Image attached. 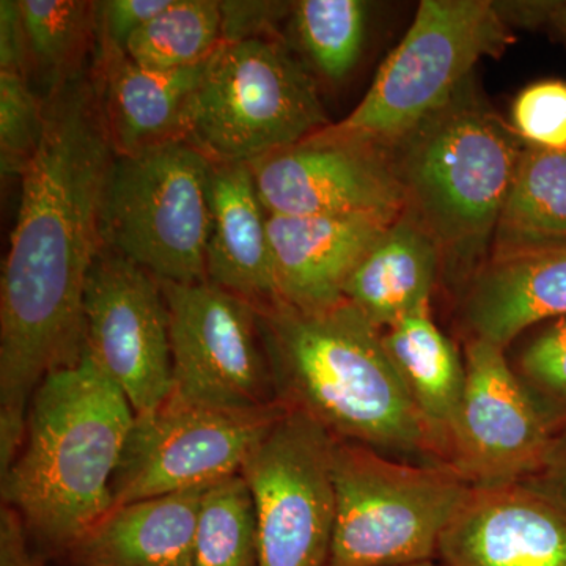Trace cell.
<instances>
[{
    "mask_svg": "<svg viewBox=\"0 0 566 566\" xmlns=\"http://www.w3.org/2000/svg\"><path fill=\"white\" fill-rule=\"evenodd\" d=\"M43 139L21 175L0 285V455L20 452L32 395L85 348L84 292L104 248L115 151L96 76L44 96Z\"/></svg>",
    "mask_w": 566,
    "mask_h": 566,
    "instance_id": "cell-1",
    "label": "cell"
},
{
    "mask_svg": "<svg viewBox=\"0 0 566 566\" xmlns=\"http://www.w3.org/2000/svg\"><path fill=\"white\" fill-rule=\"evenodd\" d=\"M134 412L87 348L32 395L24 441L2 482V504L24 521L36 557L61 562L114 509L117 471Z\"/></svg>",
    "mask_w": 566,
    "mask_h": 566,
    "instance_id": "cell-2",
    "label": "cell"
},
{
    "mask_svg": "<svg viewBox=\"0 0 566 566\" xmlns=\"http://www.w3.org/2000/svg\"><path fill=\"white\" fill-rule=\"evenodd\" d=\"M260 334L275 392L340 441L389 457L433 460L430 439L374 326L344 300L305 312L259 305Z\"/></svg>",
    "mask_w": 566,
    "mask_h": 566,
    "instance_id": "cell-3",
    "label": "cell"
},
{
    "mask_svg": "<svg viewBox=\"0 0 566 566\" xmlns=\"http://www.w3.org/2000/svg\"><path fill=\"white\" fill-rule=\"evenodd\" d=\"M526 147L471 76L386 151L406 211L434 238L453 277L468 283L490 256Z\"/></svg>",
    "mask_w": 566,
    "mask_h": 566,
    "instance_id": "cell-4",
    "label": "cell"
},
{
    "mask_svg": "<svg viewBox=\"0 0 566 566\" xmlns=\"http://www.w3.org/2000/svg\"><path fill=\"white\" fill-rule=\"evenodd\" d=\"M515 41L486 0H423L356 109L319 136L386 155L474 76L483 57H499Z\"/></svg>",
    "mask_w": 566,
    "mask_h": 566,
    "instance_id": "cell-5",
    "label": "cell"
},
{
    "mask_svg": "<svg viewBox=\"0 0 566 566\" xmlns=\"http://www.w3.org/2000/svg\"><path fill=\"white\" fill-rule=\"evenodd\" d=\"M331 125L314 77L274 39L221 43L182 115L181 139L218 163H251Z\"/></svg>",
    "mask_w": 566,
    "mask_h": 566,
    "instance_id": "cell-6",
    "label": "cell"
},
{
    "mask_svg": "<svg viewBox=\"0 0 566 566\" xmlns=\"http://www.w3.org/2000/svg\"><path fill=\"white\" fill-rule=\"evenodd\" d=\"M335 527L327 566L438 560L439 543L471 485L442 464L398 461L335 439Z\"/></svg>",
    "mask_w": 566,
    "mask_h": 566,
    "instance_id": "cell-7",
    "label": "cell"
},
{
    "mask_svg": "<svg viewBox=\"0 0 566 566\" xmlns=\"http://www.w3.org/2000/svg\"><path fill=\"white\" fill-rule=\"evenodd\" d=\"M212 164L185 139L115 156L104 245L158 281H208Z\"/></svg>",
    "mask_w": 566,
    "mask_h": 566,
    "instance_id": "cell-8",
    "label": "cell"
},
{
    "mask_svg": "<svg viewBox=\"0 0 566 566\" xmlns=\"http://www.w3.org/2000/svg\"><path fill=\"white\" fill-rule=\"evenodd\" d=\"M161 283L180 403L252 415L282 405L255 305L210 281Z\"/></svg>",
    "mask_w": 566,
    "mask_h": 566,
    "instance_id": "cell-9",
    "label": "cell"
},
{
    "mask_svg": "<svg viewBox=\"0 0 566 566\" xmlns=\"http://www.w3.org/2000/svg\"><path fill=\"white\" fill-rule=\"evenodd\" d=\"M335 438L285 408L244 461L260 536V566H327L335 527Z\"/></svg>",
    "mask_w": 566,
    "mask_h": 566,
    "instance_id": "cell-10",
    "label": "cell"
},
{
    "mask_svg": "<svg viewBox=\"0 0 566 566\" xmlns=\"http://www.w3.org/2000/svg\"><path fill=\"white\" fill-rule=\"evenodd\" d=\"M285 406L252 415L212 411L169 398L134 417L112 479L115 506L207 488L240 474Z\"/></svg>",
    "mask_w": 566,
    "mask_h": 566,
    "instance_id": "cell-11",
    "label": "cell"
},
{
    "mask_svg": "<svg viewBox=\"0 0 566 566\" xmlns=\"http://www.w3.org/2000/svg\"><path fill=\"white\" fill-rule=\"evenodd\" d=\"M84 322L85 348L136 415L169 400V312L158 279L104 245L85 282Z\"/></svg>",
    "mask_w": 566,
    "mask_h": 566,
    "instance_id": "cell-12",
    "label": "cell"
},
{
    "mask_svg": "<svg viewBox=\"0 0 566 566\" xmlns=\"http://www.w3.org/2000/svg\"><path fill=\"white\" fill-rule=\"evenodd\" d=\"M463 403L449 468L468 485L523 483L545 464L553 433L505 349L482 338L464 345Z\"/></svg>",
    "mask_w": 566,
    "mask_h": 566,
    "instance_id": "cell-13",
    "label": "cell"
},
{
    "mask_svg": "<svg viewBox=\"0 0 566 566\" xmlns=\"http://www.w3.org/2000/svg\"><path fill=\"white\" fill-rule=\"evenodd\" d=\"M271 216H376L406 211L403 188L386 155L312 134L248 163Z\"/></svg>",
    "mask_w": 566,
    "mask_h": 566,
    "instance_id": "cell-14",
    "label": "cell"
},
{
    "mask_svg": "<svg viewBox=\"0 0 566 566\" xmlns=\"http://www.w3.org/2000/svg\"><path fill=\"white\" fill-rule=\"evenodd\" d=\"M444 566H566V509L527 483L472 486L439 543Z\"/></svg>",
    "mask_w": 566,
    "mask_h": 566,
    "instance_id": "cell-15",
    "label": "cell"
},
{
    "mask_svg": "<svg viewBox=\"0 0 566 566\" xmlns=\"http://www.w3.org/2000/svg\"><path fill=\"white\" fill-rule=\"evenodd\" d=\"M392 222L359 214H268L279 301L305 312L342 303L349 275Z\"/></svg>",
    "mask_w": 566,
    "mask_h": 566,
    "instance_id": "cell-16",
    "label": "cell"
},
{
    "mask_svg": "<svg viewBox=\"0 0 566 566\" xmlns=\"http://www.w3.org/2000/svg\"><path fill=\"white\" fill-rule=\"evenodd\" d=\"M566 318V248L488 259L465 286L469 337L499 348L547 319Z\"/></svg>",
    "mask_w": 566,
    "mask_h": 566,
    "instance_id": "cell-17",
    "label": "cell"
},
{
    "mask_svg": "<svg viewBox=\"0 0 566 566\" xmlns=\"http://www.w3.org/2000/svg\"><path fill=\"white\" fill-rule=\"evenodd\" d=\"M207 279L255 307L279 301L268 211L249 164H212Z\"/></svg>",
    "mask_w": 566,
    "mask_h": 566,
    "instance_id": "cell-18",
    "label": "cell"
},
{
    "mask_svg": "<svg viewBox=\"0 0 566 566\" xmlns=\"http://www.w3.org/2000/svg\"><path fill=\"white\" fill-rule=\"evenodd\" d=\"M207 62L174 71L144 70L125 51L98 41L95 76L117 155L181 139L186 104Z\"/></svg>",
    "mask_w": 566,
    "mask_h": 566,
    "instance_id": "cell-19",
    "label": "cell"
},
{
    "mask_svg": "<svg viewBox=\"0 0 566 566\" xmlns=\"http://www.w3.org/2000/svg\"><path fill=\"white\" fill-rule=\"evenodd\" d=\"M207 488L115 506L59 565L193 566L200 499Z\"/></svg>",
    "mask_w": 566,
    "mask_h": 566,
    "instance_id": "cell-20",
    "label": "cell"
},
{
    "mask_svg": "<svg viewBox=\"0 0 566 566\" xmlns=\"http://www.w3.org/2000/svg\"><path fill=\"white\" fill-rule=\"evenodd\" d=\"M442 252L408 211L395 219L349 275L344 297L379 331L431 307Z\"/></svg>",
    "mask_w": 566,
    "mask_h": 566,
    "instance_id": "cell-21",
    "label": "cell"
},
{
    "mask_svg": "<svg viewBox=\"0 0 566 566\" xmlns=\"http://www.w3.org/2000/svg\"><path fill=\"white\" fill-rule=\"evenodd\" d=\"M385 348L422 420L436 463L449 468L463 403L464 359L431 316V307L382 331Z\"/></svg>",
    "mask_w": 566,
    "mask_h": 566,
    "instance_id": "cell-22",
    "label": "cell"
},
{
    "mask_svg": "<svg viewBox=\"0 0 566 566\" xmlns=\"http://www.w3.org/2000/svg\"><path fill=\"white\" fill-rule=\"evenodd\" d=\"M566 248V150L527 145L488 259Z\"/></svg>",
    "mask_w": 566,
    "mask_h": 566,
    "instance_id": "cell-23",
    "label": "cell"
},
{
    "mask_svg": "<svg viewBox=\"0 0 566 566\" xmlns=\"http://www.w3.org/2000/svg\"><path fill=\"white\" fill-rule=\"evenodd\" d=\"M221 43L218 0H172L134 33L125 52L140 69L174 71L208 61Z\"/></svg>",
    "mask_w": 566,
    "mask_h": 566,
    "instance_id": "cell-24",
    "label": "cell"
},
{
    "mask_svg": "<svg viewBox=\"0 0 566 566\" xmlns=\"http://www.w3.org/2000/svg\"><path fill=\"white\" fill-rule=\"evenodd\" d=\"M193 566H260L255 505L243 475L227 476L203 491Z\"/></svg>",
    "mask_w": 566,
    "mask_h": 566,
    "instance_id": "cell-25",
    "label": "cell"
},
{
    "mask_svg": "<svg viewBox=\"0 0 566 566\" xmlns=\"http://www.w3.org/2000/svg\"><path fill=\"white\" fill-rule=\"evenodd\" d=\"M20 7L31 62L50 95L81 70L85 44L96 29V2L20 0Z\"/></svg>",
    "mask_w": 566,
    "mask_h": 566,
    "instance_id": "cell-26",
    "label": "cell"
},
{
    "mask_svg": "<svg viewBox=\"0 0 566 566\" xmlns=\"http://www.w3.org/2000/svg\"><path fill=\"white\" fill-rule=\"evenodd\" d=\"M368 6L359 0H300L292 25L305 57L323 77L342 81L363 52Z\"/></svg>",
    "mask_w": 566,
    "mask_h": 566,
    "instance_id": "cell-27",
    "label": "cell"
},
{
    "mask_svg": "<svg viewBox=\"0 0 566 566\" xmlns=\"http://www.w3.org/2000/svg\"><path fill=\"white\" fill-rule=\"evenodd\" d=\"M44 133V99L28 76L0 71V164L3 177H21L39 150Z\"/></svg>",
    "mask_w": 566,
    "mask_h": 566,
    "instance_id": "cell-28",
    "label": "cell"
},
{
    "mask_svg": "<svg viewBox=\"0 0 566 566\" xmlns=\"http://www.w3.org/2000/svg\"><path fill=\"white\" fill-rule=\"evenodd\" d=\"M515 371L551 431L566 423V318L554 319L528 342Z\"/></svg>",
    "mask_w": 566,
    "mask_h": 566,
    "instance_id": "cell-29",
    "label": "cell"
},
{
    "mask_svg": "<svg viewBox=\"0 0 566 566\" xmlns=\"http://www.w3.org/2000/svg\"><path fill=\"white\" fill-rule=\"evenodd\" d=\"M512 125L532 147L566 150V82L539 81L516 96Z\"/></svg>",
    "mask_w": 566,
    "mask_h": 566,
    "instance_id": "cell-30",
    "label": "cell"
},
{
    "mask_svg": "<svg viewBox=\"0 0 566 566\" xmlns=\"http://www.w3.org/2000/svg\"><path fill=\"white\" fill-rule=\"evenodd\" d=\"M172 0H107L96 2V35L102 43L126 51L129 39Z\"/></svg>",
    "mask_w": 566,
    "mask_h": 566,
    "instance_id": "cell-31",
    "label": "cell"
},
{
    "mask_svg": "<svg viewBox=\"0 0 566 566\" xmlns=\"http://www.w3.org/2000/svg\"><path fill=\"white\" fill-rule=\"evenodd\" d=\"M222 14V43L253 39H273L270 35L283 14L292 13V3L243 2L229 0L219 2Z\"/></svg>",
    "mask_w": 566,
    "mask_h": 566,
    "instance_id": "cell-32",
    "label": "cell"
},
{
    "mask_svg": "<svg viewBox=\"0 0 566 566\" xmlns=\"http://www.w3.org/2000/svg\"><path fill=\"white\" fill-rule=\"evenodd\" d=\"M29 63H31V52H29L20 0H2L0 2V71H14L28 76Z\"/></svg>",
    "mask_w": 566,
    "mask_h": 566,
    "instance_id": "cell-33",
    "label": "cell"
},
{
    "mask_svg": "<svg viewBox=\"0 0 566 566\" xmlns=\"http://www.w3.org/2000/svg\"><path fill=\"white\" fill-rule=\"evenodd\" d=\"M0 566H46L36 557L22 517L17 510L3 504L0 513Z\"/></svg>",
    "mask_w": 566,
    "mask_h": 566,
    "instance_id": "cell-34",
    "label": "cell"
},
{
    "mask_svg": "<svg viewBox=\"0 0 566 566\" xmlns=\"http://www.w3.org/2000/svg\"><path fill=\"white\" fill-rule=\"evenodd\" d=\"M553 442L543 468L531 479L527 485L549 495L566 509V423L554 428Z\"/></svg>",
    "mask_w": 566,
    "mask_h": 566,
    "instance_id": "cell-35",
    "label": "cell"
},
{
    "mask_svg": "<svg viewBox=\"0 0 566 566\" xmlns=\"http://www.w3.org/2000/svg\"><path fill=\"white\" fill-rule=\"evenodd\" d=\"M495 10L505 24L535 28L543 22H551L556 2H494Z\"/></svg>",
    "mask_w": 566,
    "mask_h": 566,
    "instance_id": "cell-36",
    "label": "cell"
},
{
    "mask_svg": "<svg viewBox=\"0 0 566 566\" xmlns=\"http://www.w3.org/2000/svg\"><path fill=\"white\" fill-rule=\"evenodd\" d=\"M551 22L566 36V2H556Z\"/></svg>",
    "mask_w": 566,
    "mask_h": 566,
    "instance_id": "cell-37",
    "label": "cell"
},
{
    "mask_svg": "<svg viewBox=\"0 0 566 566\" xmlns=\"http://www.w3.org/2000/svg\"><path fill=\"white\" fill-rule=\"evenodd\" d=\"M400 566H444L439 560H428V562H419V564H409V565H400Z\"/></svg>",
    "mask_w": 566,
    "mask_h": 566,
    "instance_id": "cell-38",
    "label": "cell"
}]
</instances>
